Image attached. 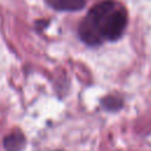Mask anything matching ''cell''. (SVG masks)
<instances>
[{
	"instance_id": "2",
	"label": "cell",
	"mask_w": 151,
	"mask_h": 151,
	"mask_svg": "<svg viewBox=\"0 0 151 151\" xmlns=\"http://www.w3.org/2000/svg\"><path fill=\"white\" fill-rule=\"evenodd\" d=\"M25 136L18 130L12 131L4 138V147L6 151H21L25 146Z\"/></svg>"
},
{
	"instance_id": "1",
	"label": "cell",
	"mask_w": 151,
	"mask_h": 151,
	"mask_svg": "<svg viewBox=\"0 0 151 151\" xmlns=\"http://www.w3.org/2000/svg\"><path fill=\"white\" fill-rule=\"evenodd\" d=\"M127 22L126 11L113 0H105L93 6L79 26L81 40L91 46L103 40L118 39Z\"/></svg>"
},
{
	"instance_id": "3",
	"label": "cell",
	"mask_w": 151,
	"mask_h": 151,
	"mask_svg": "<svg viewBox=\"0 0 151 151\" xmlns=\"http://www.w3.org/2000/svg\"><path fill=\"white\" fill-rule=\"evenodd\" d=\"M58 11H78L85 6V0H46Z\"/></svg>"
},
{
	"instance_id": "4",
	"label": "cell",
	"mask_w": 151,
	"mask_h": 151,
	"mask_svg": "<svg viewBox=\"0 0 151 151\" xmlns=\"http://www.w3.org/2000/svg\"><path fill=\"white\" fill-rule=\"evenodd\" d=\"M103 105H104L107 110H117V109H119V107H120L122 101H120L118 98L107 97V98H105V99H104Z\"/></svg>"
}]
</instances>
